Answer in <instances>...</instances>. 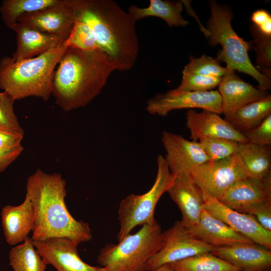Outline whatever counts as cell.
Listing matches in <instances>:
<instances>
[{
	"label": "cell",
	"mask_w": 271,
	"mask_h": 271,
	"mask_svg": "<svg viewBox=\"0 0 271 271\" xmlns=\"http://www.w3.org/2000/svg\"><path fill=\"white\" fill-rule=\"evenodd\" d=\"M66 186V181L57 173L37 169L28 178L26 193L34 210L33 241L64 237L80 243L92 239L89 224L75 219L67 208Z\"/></svg>",
	"instance_id": "1"
},
{
	"label": "cell",
	"mask_w": 271,
	"mask_h": 271,
	"mask_svg": "<svg viewBox=\"0 0 271 271\" xmlns=\"http://www.w3.org/2000/svg\"><path fill=\"white\" fill-rule=\"evenodd\" d=\"M115 70L112 59L99 49L67 47L54 72L52 95L56 104L66 112L85 107L100 93Z\"/></svg>",
	"instance_id": "2"
},
{
	"label": "cell",
	"mask_w": 271,
	"mask_h": 271,
	"mask_svg": "<svg viewBox=\"0 0 271 271\" xmlns=\"http://www.w3.org/2000/svg\"><path fill=\"white\" fill-rule=\"evenodd\" d=\"M76 21L86 24L116 70L131 69L140 52L136 22L113 0H75Z\"/></svg>",
	"instance_id": "3"
},
{
	"label": "cell",
	"mask_w": 271,
	"mask_h": 271,
	"mask_svg": "<svg viewBox=\"0 0 271 271\" xmlns=\"http://www.w3.org/2000/svg\"><path fill=\"white\" fill-rule=\"evenodd\" d=\"M67 47L64 41L32 58L16 61L12 57H3L0 60V88L15 100L30 96L48 100L52 95L55 70Z\"/></svg>",
	"instance_id": "4"
},
{
	"label": "cell",
	"mask_w": 271,
	"mask_h": 271,
	"mask_svg": "<svg viewBox=\"0 0 271 271\" xmlns=\"http://www.w3.org/2000/svg\"><path fill=\"white\" fill-rule=\"evenodd\" d=\"M210 15L207 23L210 35L207 39L211 46L220 44L222 50L218 60L226 63L229 71L236 70L251 76L258 83V88L267 91L271 89L270 79L255 68L250 60L248 51L252 43L238 36L231 26L232 12L228 6L214 1L209 2Z\"/></svg>",
	"instance_id": "5"
},
{
	"label": "cell",
	"mask_w": 271,
	"mask_h": 271,
	"mask_svg": "<svg viewBox=\"0 0 271 271\" xmlns=\"http://www.w3.org/2000/svg\"><path fill=\"white\" fill-rule=\"evenodd\" d=\"M163 232L156 219L142 225L117 244H107L99 251L97 262L108 271H146L149 259L160 248Z\"/></svg>",
	"instance_id": "6"
},
{
	"label": "cell",
	"mask_w": 271,
	"mask_h": 271,
	"mask_svg": "<svg viewBox=\"0 0 271 271\" xmlns=\"http://www.w3.org/2000/svg\"><path fill=\"white\" fill-rule=\"evenodd\" d=\"M157 163V176L151 189L141 195L129 194L119 203L118 241L130 234L135 227L150 223L155 219L154 212L157 204L164 193L167 192L175 178L162 155L158 156Z\"/></svg>",
	"instance_id": "7"
},
{
	"label": "cell",
	"mask_w": 271,
	"mask_h": 271,
	"mask_svg": "<svg viewBox=\"0 0 271 271\" xmlns=\"http://www.w3.org/2000/svg\"><path fill=\"white\" fill-rule=\"evenodd\" d=\"M216 248L194 237L181 220H177L163 232L162 244L149 259L145 269L155 271L165 264L199 253L212 252Z\"/></svg>",
	"instance_id": "8"
},
{
	"label": "cell",
	"mask_w": 271,
	"mask_h": 271,
	"mask_svg": "<svg viewBox=\"0 0 271 271\" xmlns=\"http://www.w3.org/2000/svg\"><path fill=\"white\" fill-rule=\"evenodd\" d=\"M189 174L204 194L219 201L233 184L247 177L235 154L223 159L209 160Z\"/></svg>",
	"instance_id": "9"
},
{
	"label": "cell",
	"mask_w": 271,
	"mask_h": 271,
	"mask_svg": "<svg viewBox=\"0 0 271 271\" xmlns=\"http://www.w3.org/2000/svg\"><path fill=\"white\" fill-rule=\"evenodd\" d=\"M198 108L221 114L222 99L218 90L174 93L171 90L155 95L147 100L146 109L151 114L166 116L174 110Z\"/></svg>",
	"instance_id": "10"
},
{
	"label": "cell",
	"mask_w": 271,
	"mask_h": 271,
	"mask_svg": "<svg viewBox=\"0 0 271 271\" xmlns=\"http://www.w3.org/2000/svg\"><path fill=\"white\" fill-rule=\"evenodd\" d=\"M76 21L75 0H61L52 7L23 15L17 23L43 33L67 37Z\"/></svg>",
	"instance_id": "11"
},
{
	"label": "cell",
	"mask_w": 271,
	"mask_h": 271,
	"mask_svg": "<svg viewBox=\"0 0 271 271\" xmlns=\"http://www.w3.org/2000/svg\"><path fill=\"white\" fill-rule=\"evenodd\" d=\"M33 243L46 263L56 271H108L103 267L85 262L78 253L79 243L70 239L56 237Z\"/></svg>",
	"instance_id": "12"
},
{
	"label": "cell",
	"mask_w": 271,
	"mask_h": 271,
	"mask_svg": "<svg viewBox=\"0 0 271 271\" xmlns=\"http://www.w3.org/2000/svg\"><path fill=\"white\" fill-rule=\"evenodd\" d=\"M161 141L166 152L165 159L175 177L189 173L209 160L198 142L166 130L162 133Z\"/></svg>",
	"instance_id": "13"
},
{
	"label": "cell",
	"mask_w": 271,
	"mask_h": 271,
	"mask_svg": "<svg viewBox=\"0 0 271 271\" xmlns=\"http://www.w3.org/2000/svg\"><path fill=\"white\" fill-rule=\"evenodd\" d=\"M203 196L204 208L208 213L254 243L271 249V231L264 229L253 217L234 210L214 198L204 194Z\"/></svg>",
	"instance_id": "14"
},
{
	"label": "cell",
	"mask_w": 271,
	"mask_h": 271,
	"mask_svg": "<svg viewBox=\"0 0 271 271\" xmlns=\"http://www.w3.org/2000/svg\"><path fill=\"white\" fill-rule=\"evenodd\" d=\"M167 192L181 212L183 225L186 228L196 225L204 209V199L202 190L190 174L175 176Z\"/></svg>",
	"instance_id": "15"
},
{
	"label": "cell",
	"mask_w": 271,
	"mask_h": 271,
	"mask_svg": "<svg viewBox=\"0 0 271 271\" xmlns=\"http://www.w3.org/2000/svg\"><path fill=\"white\" fill-rule=\"evenodd\" d=\"M271 200V174L260 180L248 177L233 184L219 200L228 207L246 213L250 208Z\"/></svg>",
	"instance_id": "16"
},
{
	"label": "cell",
	"mask_w": 271,
	"mask_h": 271,
	"mask_svg": "<svg viewBox=\"0 0 271 271\" xmlns=\"http://www.w3.org/2000/svg\"><path fill=\"white\" fill-rule=\"evenodd\" d=\"M186 124L193 141L197 142L203 138H220L248 143L242 133L216 113L207 110L197 112L190 109L186 112Z\"/></svg>",
	"instance_id": "17"
},
{
	"label": "cell",
	"mask_w": 271,
	"mask_h": 271,
	"mask_svg": "<svg viewBox=\"0 0 271 271\" xmlns=\"http://www.w3.org/2000/svg\"><path fill=\"white\" fill-rule=\"evenodd\" d=\"M218 91L222 99V113L228 121L241 106L269 94L267 91L256 88L242 80L235 74V71H229L222 78Z\"/></svg>",
	"instance_id": "18"
},
{
	"label": "cell",
	"mask_w": 271,
	"mask_h": 271,
	"mask_svg": "<svg viewBox=\"0 0 271 271\" xmlns=\"http://www.w3.org/2000/svg\"><path fill=\"white\" fill-rule=\"evenodd\" d=\"M211 252L241 271H268L271 267L270 249L255 243L216 247Z\"/></svg>",
	"instance_id": "19"
},
{
	"label": "cell",
	"mask_w": 271,
	"mask_h": 271,
	"mask_svg": "<svg viewBox=\"0 0 271 271\" xmlns=\"http://www.w3.org/2000/svg\"><path fill=\"white\" fill-rule=\"evenodd\" d=\"M187 229L196 238L215 247L254 243L204 209L199 222Z\"/></svg>",
	"instance_id": "20"
},
{
	"label": "cell",
	"mask_w": 271,
	"mask_h": 271,
	"mask_svg": "<svg viewBox=\"0 0 271 271\" xmlns=\"http://www.w3.org/2000/svg\"><path fill=\"white\" fill-rule=\"evenodd\" d=\"M1 220L4 235L9 244L16 245L29 237L34 221V207L29 195L26 193L24 201L19 205L3 207Z\"/></svg>",
	"instance_id": "21"
},
{
	"label": "cell",
	"mask_w": 271,
	"mask_h": 271,
	"mask_svg": "<svg viewBox=\"0 0 271 271\" xmlns=\"http://www.w3.org/2000/svg\"><path fill=\"white\" fill-rule=\"evenodd\" d=\"M12 30L17 35V47L12 57L16 61L40 55L58 47L67 38L43 33L19 23Z\"/></svg>",
	"instance_id": "22"
},
{
	"label": "cell",
	"mask_w": 271,
	"mask_h": 271,
	"mask_svg": "<svg viewBox=\"0 0 271 271\" xmlns=\"http://www.w3.org/2000/svg\"><path fill=\"white\" fill-rule=\"evenodd\" d=\"M235 154L247 177L261 180L271 174L270 147L238 143Z\"/></svg>",
	"instance_id": "23"
},
{
	"label": "cell",
	"mask_w": 271,
	"mask_h": 271,
	"mask_svg": "<svg viewBox=\"0 0 271 271\" xmlns=\"http://www.w3.org/2000/svg\"><path fill=\"white\" fill-rule=\"evenodd\" d=\"M183 9L181 1L150 0L147 8L130 6L128 13L136 22L149 17H156L164 20L169 27H184L189 22L182 15Z\"/></svg>",
	"instance_id": "24"
},
{
	"label": "cell",
	"mask_w": 271,
	"mask_h": 271,
	"mask_svg": "<svg viewBox=\"0 0 271 271\" xmlns=\"http://www.w3.org/2000/svg\"><path fill=\"white\" fill-rule=\"evenodd\" d=\"M271 114V95L244 105L238 108L228 122L237 130L243 133L260 124Z\"/></svg>",
	"instance_id": "25"
},
{
	"label": "cell",
	"mask_w": 271,
	"mask_h": 271,
	"mask_svg": "<svg viewBox=\"0 0 271 271\" xmlns=\"http://www.w3.org/2000/svg\"><path fill=\"white\" fill-rule=\"evenodd\" d=\"M9 259L14 271H45L48 265L29 237L10 250Z\"/></svg>",
	"instance_id": "26"
},
{
	"label": "cell",
	"mask_w": 271,
	"mask_h": 271,
	"mask_svg": "<svg viewBox=\"0 0 271 271\" xmlns=\"http://www.w3.org/2000/svg\"><path fill=\"white\" fill-rule=\"evenodd\" d=\"M61 0H4L0 5L1 18L12 29L23 15L35 12L58 4Z\"/></svg>",
	"instance_id": "27"
},
{
	"label": "cell",
	"mask_w": 271,
	"mask_h": 271,
	"mask_svg": "<svg viewBox=\"0 0 271 271\" xmlns=\"http://www.w3.org/2000/svg\"><path fill=\"white\" fill-rule=\"evenodd\" d=\"M171 264L174 271H240L229 262L206 252L183 259Z\"/></svg>",
	"instance_id": "28"
},
{
	"label": "cell",
	"mask_w": 271,
	"mask_h": 271,
	"mask_svg": "<svg viewBox=\"0 0 271 271\" xmlns=\"http://www.w3.org/2000/svg\"><path fill=\"white\" fill-rule=\"evenodd\" d=\"M209 160L217 161L235 154L238 142L220 138H203L198 142Z\"/></svg>",
	"instance_id": "29"
},
{
	"label": "cell",
	"mask_w": 271,
	"mask_h": 271,
	"mask_svg": "<svg viewBox=\"0 0 271 271\" xmlns=\"http://www.w3.org/2000/svg\"><path fill=\"white\" fill-rule=\"evenodd\" d=\"M64 42L68 47L84 51L100 50L89 27L80 21L75 22Z\"/></svg>",
	"instance_id": "30"
},
{
	"label": "cell",
	"mask_w": 271,
	"mask_h": 271,
	"mask_svg": "<svg viewBox=\"0 0 271 271\" xmlns=\"http://www.w3.org/2000/svg\"><path fill=\"white\" fill-rule=\"evenodd\" d=\"M227 71L226 67L221 66L218 59L204 54L199 58L190 56L183 73L222 78Z\"/></svg>",
	"instance_id": "31"
},
{
	"label": "cell",
	"mask_w": 271,
	"mask_h": 271,
	"mask_svg": "<svg viewBox=\"0 0 271 271\" xmlns=\"http://www.w3.org/2000/svg\"><path fill=\"white\" fill-rule=\"evenodd\" d=\"M222 78L208 76L194 73H183L180 84L175 89L171 90L174 93L210 91L219 85Z\"/></svg>",
	"instance_id": "32"
},
{
	"label": "cell",
	"mask_w": 271,
	"mask_h": 271,
	"mask_svg": "<svg viewBox=\"0 0 271 271\" xmlns=\"http://www.w3.org/2000/svg\"><path fill=\"white\" fill-rule=\"evenodd\" d=\"M250 29L254 38L252 46L256 53V62L265 69L264 75L270 79V72L266 69L271 66V36L262 33L253 25Z\"/></svg>",
	"instance_id": "33"
},
{
	"label": "cell",
	"mask_w": 271,
	"mask_h": 271,
	"mask_svg": "<svg viewBox=\"0 0 271 271\" xmlns=\"http://www.w3.org/2000/svg\"><path fill=\"white\" fill-rule=\"evenodd\" d=\"M15 101L6 92H0V129L24 133L14 111Z\"/></svg>",
	"instance_id": "34"
},
{
	"label": "cell",
	"mask_w": 271,
	"mask_h": 271,
	"mask_svg": "<svg viewBox=\"0 0 271 271\" xmlns=\"http://www.w3.org/2000/svg\"><path fill=\"white\" fill-rule=\"evenodd\" d=\"M248 143L254 145L271 147V114L260 124L249 131L242 133Z\"/></svg>",
	"instance_id": "35"
},
{
	"label": "cell",
	"mask_w": 271,
	"mask_h": 271,
	"mask_svg": "<svg viewBox=\"0 0 271 271\" xmlns=\"http://www.w3.org/2000/svg\"><path fill=\"white\" fill-rule=\"evenodd\" d=\"M245 214L253 217L262 227L271 231V200L254 206Z\"/></svg>",
	"instance_id": "36"
},
{
	"label": "cell",
	"mask_w": 271,
	"mask_h": 271,
	"mask_svg": "<svg viewBox=\"0 0 271 271\" xmlns=\"http://www.w3.org/2000/svg\"><path fill=\"white\" fill-rule=\"evenodd\" d=\"M24 133L0 129V150L10 149L22 145Z\"/></svg>",
	"instance_id": "37"
},
{
	"label": "cell",
	"mask_w": 271,
	"mask_h": 271,
	"mask_svg": "<svg viewBox=\"0 0 271 271\" xmlns=\"http://www.w3.org/2000/svg\"><path fill=\"white\" fill-rule=\"evenodd\" d=\"M251 20L260 32L271 36V15L268 12L262 9L257 10L252 13Z\"/></svg>",
	"instance_id": "38"
},
{
	"label": "cell",
	"mask_w": 271,
	"mask_h": 271,
	"mask_svg": "<svg viewBox=\"0 0 271 271\" xmlns=\"http://www.w3.org/2000/svg\"><path fill=\"white\" fill-rule=\"evenodd\" d=\"M23 149L21 145L10 149L0 150V174L19 157Z\"/></svg>",
	"instance_id": "39"
},
{
	"label": "cell",
	"mask_w": 271,
	"mask_h": 271,
	"mask_svg": "<svg viewBox=\"0 0 271 271\" xmlns=\"http://www.w3.org/2000/svg\"><path fill=\"white\" fill-rule=\"evenodd\" d=\"M155 271H174L171 264H165Z\"/></svg>",
	"instance_id": "40"
},
{
	"label": "cell",
	"mask_w": 271,
	"mask_h": 271,
	"mask_svg": "<svg viewBox=\"0 0 271 271\" xmlns=\"http://www.w3.org/2000/svg\"><path fill=\"white\" fill-rule=\"evenodd\" d=\"M240 271H241V270H240ZM268 271H270V270H268Z\"/></svg>",
	"instance_id": "41"
}]
</instances>
